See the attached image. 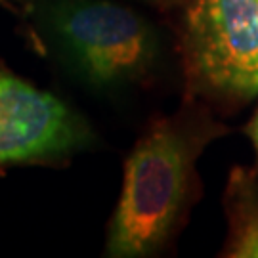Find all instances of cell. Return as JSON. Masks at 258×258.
I'll list each match as a JSON object with an SVG mask.
<instances>
[{
  "label": "cell",
  "instance_id": "1",
  "mask_svg": "<svg viewBox=\"0 0 258 258\" xmlns=\"http://www.w3.org/2000/svg\"><path fill=\"white\" fill-rule=\"evenodd\" d=\"M212 136L214 126L184 117L149 126L124 163L107 230V256H151L168 241L191 191L195 159Z\"/></svg>",
  "mask_w": 258,
  "mask_h": 258
},
{
  "label": "cell",
  "instance_id": "2",
  "mask_svg": "<svg viewBox=\"0 0 258 258\" xmlns=\"http://www.w3.org/2000/svg\"><path fill=\"white\" fill-rule=\"evenodd\" d=\"M42 21L67 63L96 86L140 79L157 57L153 27L111 0H50Z\"/></svg>",
  "mask_w": 258,
  "mask_h": 258
},
{
  "label": "cell",
  "instance_id": "3",
  "mask_svg": "<svg viewBox=\"0 0 258 258\" xmlns=\"http://www.w3.org/2000/svg\"><path fill=\"white\" fill-rule=\"evenodd\" d=\"M185 69L197 92L222 100L258 94V0H191Z\"/></svg>",
  "mask_w": 258,
  "mask_h": 258
},
{
  "label": "cell",
  "instance_id": "4",
  "mask_svg": "<svg viewBox=\"0 0 258 258\" xmlns=\"http://www.w3.org/2000/svg\"><path fill=\"white\" fill-rule=\"evenodd\" d=\"M88 140L84 120L59 98L0 67V165L63 159Z\"/></svg>",
  "mask_w": 258,
  "mask_h": 258
},
{
  "label": "cell",
  "instance_id": "5",
  "mask_svg": "<svg viewBox=\"0 0 258 258\" xmlns=\"http://www.w3.org/2000/svg\"><path fill=\"white\" fill-rule=\"evenodd\" d=\"M231 243L228 254L235 258H258V201L250 199L245 184L230 187Z\"/></svg>",
  "mask_w": 258,
  "mask_h": 258
},
{
  "label": "cell",
  "instance_id": "6",
  "mask_svg": "<svg viewBox=\"0 0 258 258\" xmlns=\"http://www.w3.org/2000/svg\"><path fill=\"white\" fill-rule=\"evenodd\" d=\"M250 138H252V144H254V149L258 153V115L254 117L252 124H250Z\"/></svg>",
  "mask_w": 258,
  "mask_h": 258
},
{
  "label": "cell",
  "instance_id": "7",
  "mask_svg": "<svg viewBox=\"0 0 258 258\" xmlns=\"http://www.w3.org/2000/svg\"><path fill=\"white\" fill-rule=\"evenodd\" d=\"M148 2H166V0H148Z\"/></svg>",
  "mask_w": 258,
  "mask_h": 258
},
{
  "label": "cell",
  "instance_id": "8",
  "mask_svg": "<svg viewBox=\"0 0 258 258\" xmlns=\"http://www.w3.org/2000/svg\"><path fill=\"white\" fill-rule=\"evenodd\" d=\"M0 4H4V0H0Z\"/></svg>",
  "mask_w": 258,
  "mask_h": 258
}]
</instances>
